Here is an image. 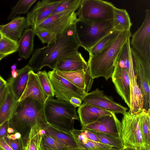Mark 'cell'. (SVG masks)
Listing matches in <instances>:
<instances>
[{"instance_id": "obj_36", "label": "cell", "mask_w": 150, "mask_h": 150, "mask_svg": "<svg viewBox=\"0 0 150 150\" xmlns=\"http://www.w3.org/2000/svg\"><path fill=\"white\" fill-rule=\"evenodd\" d=\"M81 1V0H62L53 10L51 15L67 10L78 9Z\"/></svg>"}, {"instance_id": "obj_1", "label": "cell", "mask_w": 150, "mask_h": 150, "mask_svg": "<svg viewBox=\"0 0 150 150\" xmlns=\"http://www.w3.org/2000/svg\"><path fill=\"white\" fill-rule=\"evenodd\" d=\"M79 47L73 24L68 27L58 37L54 43L36 49L28 65L33 71H39L45 67L53 70L60 58L78 51Z\"/></svg>"}, {"instance_id": "obj_11", "label": "cell", "mask_w": 150, "mask_h": 150, "mask_svg": "<svg viewBox=\"0 0 150 150\" xmlns=\"http://www.w3.org/2000/svg\"><path fill=\"white\" fill-rule=\"evenodd\" d=\"M132 47L141 57L150 60V10H146L145 18L139 28L131 36Z\"/></svg>"}, {"instance_id": "obj_20", "label": "cell", "mask_w": 150, "mask_h": 150, "mask_svg": "<svg viewBox=\"0 0 150 150\" xmlns=\"http://www.w3.org/2000/svg\"><path fill=\"white\" fill-rule=\"evenodd\" d=\"M27 21L24 17H16L9 23L0 25V32L2 35L18 42L24 29L27 28Z\"/></svg>"}, {"instance_id": "obj_5", "label": "cell", "mask_w": 150, "mask_h": 150, "mask_svg": "<svg viewBox=\"0 0 150 150\" xmlns=\"http://www.w3.org/2000/svg\"><path fill=\"white\" fill-rule=\"evenodd\" d=\"M74 25L76 38L80 46L86 51L114 30L113 20L93 22L78 18Z\"/></svg>"}, {"instance_id": "obj_38", "label": "cell", "mask_w": 150, "mask_h": 150, "mask_svg": "<svg viewBox=\"0 0 150 150\" xmlns=\"http://www.w3.org/2000/svg\"><path fill=\"white\" fill-rule=\"evenodd\" d=\"M10 91V88L7 83L0 88V107L2 104Z\"/></svg>"}, {"instance_id": "obj_7", "label": "cell", "mask_w": 150, "mask_h": 150, "mask_svg": "<svg viewBox=\"0 0 150 150\" xmlns=\"http://www.w3.org/2000/svg\"><path fill=\"white\" fill-rule=\"evenodd\" d=\"M110 2L101 0H81L76 12L79 19L93 22L113 20L115 7Z\"/></svg>"}, {"instance_id": "obj_9", "label": "cell", "mask_w": 150, "mask_h": 150, "mask_svg": "<svg viewBox=\"0 0 150 150\" xmlns=\"http://www.w3.org/2000/svg\"><path fill=\"white\" fill-rule=\"evenodd\" d=\"M134 70L144 97V108L150 109V60L141 57L132 47Z\"/></svg>"}, {"instance_id": "obj_16", "label": "cell", "mask_w": 150, "mask_h": 150, "mask_svg": "<svg viewBox=\"0 0 150 150\" xmlns=\"http://www.w3.org/2000/svg\"><path fill=\"white\" fill-rule=\"evenodd\" d=\"M55 70L57 74L83 91L86 94L91 90L94 79L90 75L88 68L71 71Z\"/></svg>"}, {"instance_id": "obj_25", "label": "cell", "mask_w": 150, "mask_h": 150, "mask_svg": "<svg viewBox=\"0 0 150 150\" xmlns=\"http://www.w3.org/2000/svg\"><path fill=\"white\" fill-rule=\"evenodd\" d=\"M113 25L115 30L120 32L130 30L132 24L126 10L115 7Z\"/></svg>"}, {"instance_id": "obj_44", "label": "cell", "mask_w": 150, "mask_h": 150, "mask_svg": "<svg viewBox=\"0 0 150 150\" xmlns=\"http://www.w3.org/2000/svg\"><path fill=\"white\" fill-rule=\"evenodd\" d=\"M17 71L18 70H17L16 69L12 70L11 74L12 77L14 78L17 76L18 74Z\"/></svg>"}, {"instance_id": "obj_23", "label": "cell", "mask_w": 150, "mask_h": 150, "mask_svg": "<svg viewBox=\"0 0 150 150\" xmlns=\"http://www.w3.org/2000/svg\"><path fill=\"white\" fill-rule=\"evenodd\" d=\"M35 35L34 30L31 28L27 29L23 32L18 41V51L20 57L26 59L30 56L33 50Z\"/></svg>"}, {"instance_id": "obj_6", "label": "cell", "mask_w": 150, "mask_h": 150, "mask_svg": "<svg viewBox=\"0 0 150 150\" xmlns=\"http://www.w3.org/2000/svg\"><path fill=\"white\" fill-rule=\"evenodd\" d=\"M123 115L121 122V139L124 149L146 150L141 130L139 113L133 114L129 111Z\"/></svg>"}, {"instance_id": "obj_43", "label": "cell", "mask_w": 150, "mask_h": 150, "mask_svg": "<svg viewBox=\"0 0 150 150\" xmlns=\"http://www.w3.org/2000/svg\"><path fill=\"white\" fill-rule=\"evenodd\" d=\"M7 82L0 76V88L6 85Z\"/></svg>"}, {"instance_id": "obj_26", "label": "cell", "mask_w": 150, "mask_h": 150, "mask_svg": "<svg viewBox=\"0 0 150 150\" xmlns=\"http://www.w3.org/2000/svg\"><path fill=\"white\" fill-rule=\"evenodd\" d=\"M18 99L10 90L6 97L0 107V125L9 120L18 103Z\"/></svg>"}, {"instance_id": "obj_17", "label": "cell", "mask_w": 150, "mask_h": 150, "mask_svg": "<svg viewBox=\"0 0 150 150\" xmlns=\"http://www.w3.org/2000/svg\"><path fill=\"white\" fill-rule=\"evenodd\" d=\"M27 98L36 100L42 105H44L48 98L42 87L37 74L33 70L29 72L28 82L25 89L18 100L22 101Z\"/></svg>"}, {"instance_id": "obj_39", "label": "cell", "mask_w": 150, "mask_h": 150, "mask_svg": "<svg viewBox=\"0 0 150 150\" xmlns=\"http://www.w3.org/2000/svg\"><path fill=\"white\" fill-rule=\"evenodd\" d=\"M81 130L82 133L87 138L91 140L100 143L98 138L93 132L89 130L83 128Z\"/></svg>"}, {"instance_id": "obj_48", "label": "cell", "mask_w": 150, "mask_h": 150, "mask_svg": "<svg viewBox=\"0 0 150 150\" xmlns=\"http://www.w3.org/2000/svg\"><path fill=\"white\" fill-rule=\"evenodd\" d=\"M4 57H5L4 56L0 54V61Z\"/></svg>"}, {"instance_id": "obj_52", "label": "cell", "mask_w": 150, "mask_h": 150, "mask_svg": "<svg viewBox=\"0 0 150 150\" xmlns=\"http://www.w3.org/2000/svg\"><path fill=\"white\" fill-rule=\"evenodd\" d=\"M2 36H0V40L1 39V38Z\"/></svg>"}, {"instance_id": "obj_21", "label": "cell", "mask_w": 150, "mask_h": 150, "mask_svg": "<svg viewBox=\"0 0 150 150\" xmlns=\"http://www.w3.org/2000/svg\"><path fill=\"white\" fill-rule=\"evenodd\" d=\"M33 70L28 65L18 70V74L15 78L11 77L8 80L10 90L18 100L26 86L30 72Z\"/></svg>"}, {"instance_id": "obj_27", "label": "cell", "mask_w": 150, "mask_h": 150, "mask_svg": "<svg viewBox=\"0 0 150 150\" xmlns=\"http://www.w3.org/2000/svg\"><path fill=\"white\" fill-rule=\"evenodd\" d=\"M139 113L143 144L146 150H150V109L146 110L143 108Z\"/></svg>"}, {"instance_id": "obj_22", "label": "cell", "mask_w": 150, "mask_h": 150, "mask_svg": "<svg viewBox=\"0 0 150 150\" xmlns=\"http://www.w3.org/2000/svg\"><path fill=\"white\" fill-rule=\"evenodd\" d=\"M70 132L73 136L78 148L86 150H107L113 147L88 139L82 133L81 130L74 129Z\"/></svg>"}, {"instance_id": "obj_12", "label": "cell", "mask_w": 150, "mask_h": 150, "mask_svg": "<svg viewBox=\"0 0 150 150\" xmlns=\"http://www.w3.org/2000/svg\"><path fill=\"white\" fill-rule=\"evenodd\" d=\"M83 103L90 104L115 113L123 115L128 109L115 101L112 98L105 94L103 91L97 88L86 94L81 99Z\"/></svg>"}, {"instance_id": "obj_28", "label": "cell", "mask_w": 150, "mask_h": 150, "mask_svg": "<svg viewBox=\"0 0 150 150\" xmlns=\"http://www.w3.org/2000/svg\"><path fill=\"white\" fill-rule=\"evenodd\" d=\"M45 131L44 128L38 124L33 126L30 131L24 150H40V142Z\"/></svg>"}, {"instance_id": "obj_3", "label": "cell", "mask_w": 150, "mask_h": 150, "mask_svg": "<svg viewBox=\"0 0 150 150\" xmlns=\"http://www.w3.org/2000/svg\"><path fill=\"white\" fill-rule=\"evenodd\" d=\"M131 36L130 30L121 32L108 47L96 55L89 56L87 63L93 79L103 77L107 80L111 78L116 58L124 43Z\"/></svg>"}, {"instance_id": "obj_41", "label": "cell", "mask_w": 150, "mask_h": 150, "mask_svg": "<svg viewBox=\"0 0 150 150\" xmlns=\"http://www.w3.org/2000/svg\"><path fill=\"white\" fill-rule=\"evenodd\" d=\"M69 102L76 108L79 107L82 104V101L81 98L75 97H72Z\"/></svg>"}, {"instance_id": "obj_13", "label": "cell", "mask_w": 150, "mask_h": 150, "mask_svg": "<svg viewBox=\"0 0 150 150\" xmlns=\"http://www.w3.org/2000/svg\"><path fill=\"white\" fill-rule=\"evenodd\" d=\"M121 122L115 114L102 116L96 121L82 127L96 132L106 134L121 139Z\"/></svg>"}, {"instance_id": "obj_14", "label": "cell", "mask_w": 150, "mask_h": 150, "mask_svg": "<svg viewBox=\"0 0 150 150\" xmlns=\"http://www.w3.org/2000/svg\"><path fill=\"white\" fill-rule=\"evenodd\" d=\"M60 0H43L38 2L27 15V27L33 28L50 16Z\"/></svg>"}, {"instance_id": "obj_49", "label": "cell", "mask_w": 150, "mask_h": 150, "mask_svg": "<svg viewBox=\"0 0 150 150\" xmlns=\"http://www.w3.org/2000/svg\"><path fill=\"white\" fill-rule=\"evenodd\" d=\"M123 150H134L131 149H124Z\"/></svg>"}, {"instance_id": "obj_29", "label": "cell", "mask_w": 150, "mask_h": 150, "mask_svg": "<svg viewBox=\"0 0 150 150\" xmlns=\"http://www.w3.org/2000/svg\"><path fill=\"white\" fill-rule=\"evenodd\" d=\"M121 32L114 30L105 36L91 48L87 50L89 56L96 55L111 44Z\"/></svg>"}, {"instance_id": "obj_18", "label": "cell", "mask_w": 150, "mask_h": 150, "mask_svg": "<svg viewBox=\"0 0 150 150\" xmlns=\"http://www.w3.org/2000/svg\"><path fill=\"white\" fill-rule=\"evenodd\" d=\"M88 68L87 62L81 53L77 51L60 58L57 62L54 69L62 71H71Z\"/></svg>"}, {"instance_id": "obj_31", "label": "cell", "mask_w": 150, "mask_h": 150, "mask_svg": "<svg viewBox=\"0 0 150 150\" xmlns=\"http://www.w3.org/2000/svg\"><path fill=\"white\" fill-rule=\"evenodd\" d=\"M18 42L2 35L0 40V54L5 57L18 51Z\"/></svg>"}, {"instance_id": "obj_19", "label": "cell", "mask_w": 150, "mask_h": 150, "mask_svg": "<svg viewBox=\"0 0 150 150\" xmlns=\"http://www.w3.org/2000/svg\"><path fill=\"white\" fill-rule=\"evenodd\" d=\"M77 112L82 127L92 123L104 115H111L112 112L94 105L83 103Z\"/></svg>"}, {"instance_id": "obj_10", "label": "cell", "mask_w": 150, "mask_h": 150, "mask_svg": "<svg viewBox=\"0 0 150 150\" xmlns=\"http://www.w3.org/2000/svg\"><path fill=\"white\" fill-rule=\"evenodd\" d=\"M48 74L54 96L57 99L69 102L72 97L81 99L87 94L83 91L57 74L55 70L49 71Z\"/></svg>"}, {"instance_id": "obj_2", "label": "cell", "mask_w": 150, "mask_h": 150, "mask_svg": "<svg viewBox=\"0 0 150 150\" xmlns=\"http://www.w3.org/2000/svg\"><path fill=\"white\" fill-rule=\"evenodd\" d=\"M9 121L10 127L21 134L24 146L33 126L38 124L44 128L48 124L45 115L44 105L30 98L18 102Z\"/></svg>"}, {"instance_id": "obj_35", "label": "cell", "mask_w": 150, "mask_h": 150, "mask_svg": "<svg viewBox=\"0 0 150 150\" xmlns=\"http://www.w3.org/2000/svg\"><path fill=\"white\" fill-rule=\"evenodd\" d=\"M91 131L96 135L100 143L115 148H124L123 144L121 139L106 134Z\"/></svg>"}, {"instance_id": "obj_46", "label": "cell", "mask_w": 150, "mask_h": 150, "mask_svg": "<svg viewBox=\"0 0 150 150\" xmlns=\"http://www.w3.org/2000/svg\"><path fill=\"white\" fill-rule=\"evenodd\" d=\"M124 149V148H121V149H118V148H115L114 147H112V148L107 150H123Z\"/></svg>"}, {"instance_id": "obj_37", "label": "cell", "mask_w": 150, "mask_h": 150, "mask_svg": "<svg viewBox=\"0 0 150 150\" xmlns=\"http://www.w3.org/2000/svg\"><path fill=\"white\" fill-rule=\"evenodd\" d=\"M43 44H51L56 41L57 36L54 33L46 30H40L34 31Z\"/></svg>"}, {"instance_id": "obj_24", "label": "cell", "mask_w": 150, "mask_h": 150, "mask_svg": "<svg viewBox=\"0 0 150 150\" xmlns=\"http://www.w3.org/2000/svg\"><path fill=\"white\" fill-rule=\"evenodd\" d=\"M44 129L50 136L68 149L78 148L73 136L71 133L62 131L48 123Z\"/></svg>"}, {"instance_id": "obj_33", "label": "cell", "mask_w": 150, "mask_h": 150, "mask_svg": "<svg viewBox=\"0 0 150 150\" xmlns=\"http://www.w3.org/2000/svg\"><path fill=\"white\" fill-rule=\"evenodd\" d=\"M3 139L13 150H24L21 135L19 133L15 131L11 133H7Z\"/></svg>"}, {"instance_id": "obj_51", "label": "cell", "mask_w": 150, "mask_h": 150, "mask_svg": "<svg viewBox=\"0 0 150 150\" xmlns=\"http://www.w3.org/2000/svg\"><path fill=\"white\" fill-rule=\"evenodd\" d=\"M2 34H1V32H0V36H2Z\"/></svg>"}, {"instance_id": "obj_34", "label": "cell", "mask_w": 150, "mask_h": 150, "mask_svg": "<svg viewBox=\"0 0 150 150\" xmlns=\"http://www.w3.org/2000/svg\"><path fill=\"white\" fill-rule=\"evenodd\" d=\"M40 83L45 94L48 97H53L54 94L52 84L48 73L45 70L37 73Z\"/></svg>"}, {"instance_id": "obj_32", "label": "cell", "mask_w": 150, "mask_h": 150, "mask_svg": "<svg viewBox=\"0 0 150 150\" xmlns=\"http://www.w3.org/2000/svg\"><path fill=\"white\" fill-rule=\"evenodd\" d=\"M36 0H20L18 1L13 7L8 17L9 20H13L18 14H24L27 12Z\"/></svg>"}, {"instance_id": "obj_50", "label": "cell", "mask_w": 150, "mask_h": 150, "mask_svg": "<svg viewBox=\"0 0 150 150\" xmlns=\"http://www.w3.org/2000/svg\"><path fill=\"white\" fill-rule=\"evenodd\" d=\"M0 150H4L0 146Z\"/></svg>"}, {"instance_id": "obj_40", "label": "cell", "mask_w": 150, "mask_h": 150, "mask_svg": "<svg viewBox=\"0 0 150 150\" xmlns=\"http://www.w3.org/2000/svg\"><path fill=\"white\" fill-rule=\"evenodd\" d=\"M9 124V120H8L0 125V139L3 138L7 134Z\"/></svg>"}, {"instance_id": "obj_45", "label": "cell", "mask_w": 150, "mask_h": 150, "mask_svg": "<svg viewBox=\"0 0 150 150\" xmlns=\"http://www.w3.org/2000/svg\"><path fill=\"white\" fill-rule=\"evenodd\" d=\"M67 150H86L84 149L80 148H71L70 149H68Z\"/></svg>"}, {"instance_id": "obj_4", "label": "cell", "mask_w": 150, "mask_h": 150, "mask_svg": "<svg viewBox=\"0 0 150 150\" xmlns=\"http://www.w3.org/2000/svg\"><path fill=\"white\" fill-rule=\"evenodd\" d=\"M44 112L47 123L62 131L71 133L74 129L75 120H79L76 108L69 102L49 97L44 105Z\"/></svg>"}, {"instance_id": "obj_47", "label": "cell", "mask_w": 150, "mask_h": 150, "mask_svg": "<svg viewBox=\"0 0 150 150\" xmlns=\"http://www.w3.org/2000/svg\"><path fill=\"white\" fill-rule=\"evenodd\" d=\"M16 64H14L13 65H12L11 68L12 69V70H14L15 69H16Z\"/></svg>"}, {"instance_id": "obj_42", "label": "cell", "mask_w": 150, "mask_h": 150, "mask_svg": "<svg viewBox=\"0 0 150 150\" xmlns=\"http://www.w3.org/2000/svg\"><path fill=\"white\" fill-rule=\"evenodd\" d=\"M0 146L4 150H13L5 142L3 138L0 139Z\"/></svg>"}, {"instance_id": "obj_8", "label": "cell", "mask_w": 150, "mask_h": 150, "mask_svg": "<svg viewBox=\"0 0 150 150\" xmlns=\"http://www.w3.org/2000/svg\"><path fill=\"white\" fill-rule=\"evenodd\" d=\"M76 9L66 10L51 15L35 26L34 31L46 30L55 33L57 37L61 35L69 26L74 24L77 19Z\"/></svg>"}, {"instance_id": "obj_30", "label": "cell", "mask_w": 150, "mask_h": 150, "mask_svg": "<svg viewBox=\"0 0 150 150\" xmlns=\"http://www.w3.org/2000/svg\"><path fill=\"white\" fill-rule=\"evenodd\" d=\"M40 149V150H67L68 149L52 138L45 130L42 136Z\"/></svg>"}, {"instance_id": "obj_15", "label": "cell", "mask_w": 150, "mask_h": 150, "mask_svg": "<svg viewBox=\"0 0 150 150\" xmlns=\"http://www.w3.org/2000/svg\"><path fill=\"white\" fill-rule=\"evenodd\" d=\"M111 78L117 93L129 108L130 90L127 71L124 68L115 64Z\"/></svg>"}]
</instances>
